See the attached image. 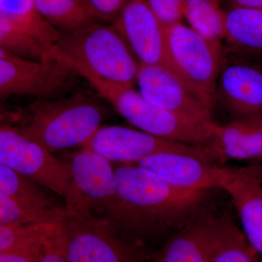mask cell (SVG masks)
<instances>
[{
  "mask_svg": "<svg viewBox=\"0 0 262 262\" xmlns=\"http://www.w3.org/2000/svg\"><path fill=\"white\" fill-rule=\"evenodd\" d=\"M65 213L66 212L56 213L29 209L0 192V226L34 223L58 224Z\"/></svg>",
  "mask_w": 262,
  "mask_h": 262,
  "instance_id": "25",
  "label": "cell"
},
{
  "mask_svg": "<svg viewBox=\"0 0 262 262\" xmlns=\"http://www.w3.org/2000/svg\"><path fill=\"white\" fill-rule=\"evenodd\" d=\"M119 115L141 130L165 140L194 146H211L215 122L201 123L158 107L130 86L79 72Z\"/></svg>",
  "mask_w": 262,
  "mask_h": 262,
  "instance_id": "4",
  "label": "cell"
},
{
  "mask_svg": "<svg viewBox=\"0 0 262 262\" xmlns=\"http://www.w3.org/2000/svg\"><path fill=\"white\" fill-rule=\"evenodd\" d=\"M75 208L102 218L116 205L115 165L92 150L82 148L70 160Z\"/></svg>",
  "mask_w": 262,
  "mask_h": 262,
  "instance_id": "11",
  "label": "cell"
},
{
  "mask_svg": "<svg viewBox=\"0 0 262 262\" xmlns=\"http://www.w3.org/2000/svg\"><path fill=\"white\" fill-rule=\"evenodd\" d=\"M136 82L141 94L155 106L201 123L213 122L212 110L163 67L140 63Z\"/></svg>",
  "mask_w": 262,
  "mask_h": 262,
  "instance_id": "13",
  "label": "cell"
},
{
  "mask_svg": "<svg viewBox=\"0 0 262 262\" xmlns=\"http://www.w3.org/2000/svg\"><path fill=\"white\" fill-rule=\"evenodd\" d=\"M229 51L262 61V9L233 8L226 12L225 37Z\"/></svg>",
  "mask_w": 262,
  "mask_h": 262,
  "instance_id": "18",
  "label": "cell"
},
{
  "mask_svg": "<svg viewBox=\"0 0 262 262\" xmlns=\"http://www.w3.org/2000/svg\"><path fill=\"white\" fill-rule=\"evenodd\" d=\"M116 205L102 217L122 237L146 243L178 232L194 215L208 191L179 189L134 163H115Z\"/></svg>",
  "mask_w": 262,
  "mask_h": 262,
  "instance_id": "1",
  "label": "cell"
},
{
  "mask_svg": "<svg viewBox=\"0 0 262 262\" xmlns=\"http://www.w3.org/2000/svg\"><path fill=\"white\" fill-rule=\"evenodd\" d=\"M228 10L233 8L262 9V0H226Z\"/></svg>",
  "mask_w": 262,
  "mask_h": 262,
  "instance_id": "31",
  "label": "cell"
},
{
  "mask_svg": "<svg viewBox=\"0 0 262 262\" xmlns=\"http://www.w3.org/2000/svg\"><path fill=\"white\" fill-rule=\"evenodd\" d=\"M170 57L187 89L213 110L223 54L213 42L180 23L165 26Z\"/></svg>",
  "mask_w": 262,
  "mask_h": 262,
  "instance_id": "6",
  "label": "cell"
},
{
  "mask_svg": "<svg viewBox=\"0 0 262 262\" xmlns=\"http://www.w3.org/2000/svg\"><path fill=\"white\" fill-rule=\"evenodd\" d=\"M0 164L61 196L67 208H75L69 161L58 159L44 146L5 123L0 127Z\"/></svg>",
  "mask_w": 262,
  "mask_h": 262,
  "instance_id": "7",
  "label": "cell"
},
{
  "mask_svg": "<svg viewBox=\"0 0 262 262\" xmlns=\"http://www.w3.org/2000/svg\"><path fill=\"white\" fill-rule=\"evenodd\" d=\"M113 25L125 38L139 63L163 67L182 82L170 57L165 25L146 0H130Z\"/></svg>",
  "mask_w": 262,
  "mask_h": 262,
  "instance_id": "10",
  "label": "cell"
},
{
  "mask_svg": "<svg viewBox=\"0 0 262 262\" xmlns=\"http://www.w3.org/2000/svg\"><path fill=\"white\" fill-rule=\"evenodd\" d=\"M136 165L179 189L208 192L222 188V179L228 169L195 155L175 151L155 153Z\"/></svg>",
  "mask_w": 262,
  "mask_h": 262,
  "instance_id": "14",
  "label": "cell"
},
{
  "mask_svg": "<svg viewBox=\"0 0 262 262\" xmlns=\"http://www.w3.org/2000/svg\"><path fill=\"white\" fill-rule=\"evenodd\" d=\"M41 262H69L66 255L64 238L59 223L50 239L47 252Z\"/></svg>",
  "mask_w": 262,
  "mask_h": 262,
  "instance_id": "30",
  "label": "cell"
},
{
  "mask_svg": "<svg viewBox=\"0 0 262 262\" xmlns=\"http://www.w3.org/2000/svg\"><path fill=\"white\" fill-rule=\"evenodd\" d=\"M211 262H262V256L232 219L225 216L223 233Z\"/></svg>",
  "mask_w": 262,
  "mask_h": 262,
  "instance_id": "24",
  "label": "cell"
},
{
  "mask_svg": "<svg viewBox=\"0 0 262 262\" xmlns=\"http://www.w3.org/2000/svg\"><path fill=\"white\" fill-rule=\"evenodd\" d=\"M217 1H218L219 3H220V1H223V0H217Z\"/></svg>",
  "mask_w": 262,
  "mask_h": 262,
  "instance_id": "32",
  "label": "cell"
},
{
  "mask_svg": "<svg viewBox=\"0 0 262 262\" xmlns=\"http://www.w3.org/2000/svg\"><path fill=\"white\" fill-rule=\"evenodd\" d=\"M44 18L61 34H73L101 23L86 0H35Z\"/></svg>",
  "mask_w": 262,
  "mask_h": 262,
  "instance_id": "20",
  "label": "cell"
},
{
  "mask_svg": "<svg viewBox=\"0 0 262 262\" xmlns=\"http://www.w3.org/2000/svg\"><path fill=\"white\" fill-rule=\"evenodd\" d=\"M48 62L31 61L0 49V98L32 96L49 99L67 89L79 75L68 63L56 56Z\"/></svg>",
  "mask_w": 262,
  "mask_h": 262,
  "instance_id": "9",
  "label": "cell"
},
{
  "mask_svg": "<svg viewBox=\"0 0 262 262\" xmlns=\"http://www.w3.org/2000/svg\"><path fill=\"white\" fill-rule=\"evenodd\" d=\"M258 167L228 168L222 188L238 211L244 233L262 256V173Z\"/></svg>",
  "mask_w": 262,
  "mask_h": 262,
  "instance_id": "16",
  "label": "cell"
},
{
  "mask_svg": "<svg viewBox=\"0 0 262 262\" xmlns=\"http://www.w3.org/2000/svg\"><path fill=\"white\" fill-rule=\"evenodd\" d=\"M58 224L34 223L0 226V252L51 237Z\"/></svg>",
  "mask_w": 262,
  "mask_h": 262,
  "instance_id": "26",
  "label": "cell"
},
{
  "mask_svg": "<svg viewBox=\"0 0 262 262\" xmlns=\"http://www.w3.org/2000/svg\"><path fill=\"white\" fill-rule=\"evenodd\" d=\"M107 117L106 106L79 92L59 99H38L24 110L13 127L53 153L83 146Z\"/></svg>",
  "mask_w": 262,
  "mask_h": 262,
  "instance_id": "2",
  "label": "cell"
},
{
  "mask_svg": "<svg viewBox=\"0 0 262 262\" xmlns=\"http://www.w3.org/2000/svg\"><path fill=\"white\" fill-rule=\"evenodd\" d=\"M212 146L222 160H251L262 158V115L234 119L225 125L213 127Z\"/></svg>",
  "mask_w": 262,
  "mask_h": 262,
  "instance_id": "17",
  "label": "cell"
},
{
  "mask_svg": "<svg viewBox=\"0 0 262 262\" xmlns=\"http://www.w3.org/2000/svg\"><path fill=\"white\" fill-rule=\"evenodd\" d=\"M59 225L69 262H149L144 247L123 238L91 212L67 208Z\"/></svg>",
  "mask_w": 262,
  "mask_h": 262,
  "instance_id": "5",
  "label": "cell"
},
{
  "mask_svg": "<svg viewBox=\"0 0 262 262\" xmlns=\"http://www.w3.org/2000/svg\"><path fill=\"white\" fill-rule=\"evenodd\" d=\"M222 61L215 100L234 119L262 115V66L234 54Z\"/></svg>",
  "mask_w": 262,
  "mask_h": 262,
  "instance_id": "12",
  "label": "cell"
},
{
  "mask_svg": "<svg viewBox=\"0 0 262 262\" xmlns=\"http://www.w3.org/2000/svg\"><path fill=\"white\" fill-rule=\"evenodd\" d=\"M153 13L163 25L180 23L185 18L187 0H146Z\"/></svg>",
  "mask_w": 262,
  "mask_h": 262,
  "instance_id": "28",
  "label": "cell"
},
{
  "mask_svg": "<svg viewBox=\"0 0 262 262\" xmlns=\"http://www.w3.org/2000/svg\"><path fill=\"white\" fill-rule=\"evenodd\" d=\"M225 216L198 213L161 249L149 254V262H211L224 229Z\"/></svg>",
  "mask_w": 262,
  "mask_h": 262,
  "instance_id": "15",
  "label": "cell"
},
{
  "mask_svg": "<svg viewBox=\"0 0 262 262\" xmlns=\"http://www.w3.org/2000/svg\"><path fill=\"white\" fill-rule=\"evenodd\" d=\"M102 21L113 24L130 0H86Z\"/></svg>",
  "mask_w": 262,
  "mask_h": 262,
  "instance_id": "29",
  "label": "cell"
},
{
  "mask_svg": "<svg viewBox=\"0 0 262 262\" xmlns=\"http://www.w3.org/2000/svg\"><path fill=\"white\" fill-rule=\"evenodd\" d=\"M53 48L0 16V49L24 59L48 62L56 58Z\"/></svg>",
  "mask_w": 262,
  "mask_h": 262,
  "instance_id": "22",
  "label": "cell"
},
{
  "mask_svg": "<svg viewBox=\"0 0 262 262\" xmlns=\"http://www.w3.org/2000/svg\"><path fill=\"white\" fill-rule=\"evenodd\" d=\"M0 16L50 47H54L61 37L41 14L35 0H0Z\"/></svg>",
  "mask_w": 262,
  "mask_h": 262,
  "instance_id": "21",
  "label": "cell"
},
{
  "mask_svg": "<svg viewBox=\"0 0 262 262\" xmlns=\"http://www.w3.org/2000/svg\"><path fill=\"white\" fill-rule=\"evenodd\" d=\"M217 0H187L185 18L191 28L213 42L225 37L226 12Z\"/></svg>",
  "mask_w": 262,
  "mask_h": 262,
  "instance_id": "23",
  "label": "cell"
},
{
  "mask_svg": "<svg viewBox=\"0 0 262 262\" xmlns=\"http://www.w3.org/2000/svg\"><path fill=\"white\" fill-rule=\"evenodd\" d=\"M82 148L92 150L115 163L136 164L160 151L195 155L214 163L220 160L211 146H194L157 137L119 125L101 126Z\"/></svg>",
  "mask_w": 262,
  "mask_h": 262,
  "instance_id": "8",
  "label": "cell"
},
{
  "mask_svg": "<svg viewBox=\"0 0 262 262\" xmlns=\"http://www.w3.org/2000/svg\"><path fill=\"white\" fill-rule=\"evenodd\" d=\"M55 56L76 72L133 87L139 68L125 38L113 25L96 24L73 34H61L53 48Z\"/></svg>",
  "mask_w": 262,
  "mask_h": 262,
  "instance_id": "3",
  "label": "cell"
},
{
  "mask_svg": "<svg viewBox=\"0 0 262 262\" xmlns=\"http://www.w3.org/2000/svg\"><path fill=\"white\" fill-rule=\"evenodd\" d=\"M50 192L33 179L0 164V192L20 206L34 211L65 213L66 205L61 204Z\"/></svg>",
  "mask_w": 262,
  "mask_h": 262,
  "instance_id": "19",
  "label": "cell"
},
{
  "mask_svg": "<svg viewBox=\"0 0 262 262\" xmlns=\"http://www.w3.org/2000/svg\"><path fill=\"white\" fill-rule=\"evenodd\" d=\"M53 234L47 238L38 239L1 251L0 262H41L47 252L50 239Z\"/></svg>",
  "mask_w": 262,
  "mask_h": 262,
  "instance_id": "27",
  "label": "cell"
}]
</instances>
